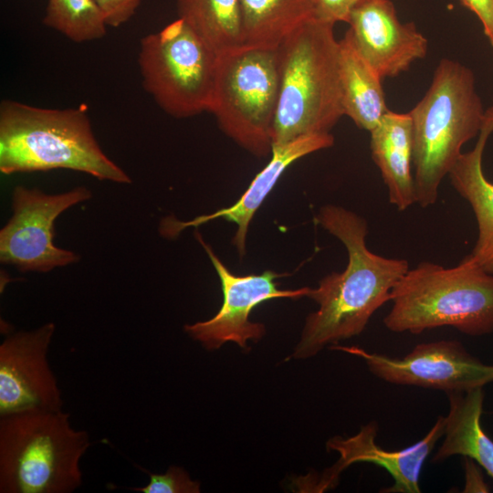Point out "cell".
Returning a JSON list of instances; mask_svg holds the SVG:
<instances>
[{"label":"cell","mask_w":493,"mask_h":493,"mask_svg":"<svg viewBox=\"0 0 493 493\" xmlns=\"http://www.w3.org/2000/svg\"><path fill=\"white\" fill-rule=\"evenodd\" d=\"M316 220L344 245L348 263L342 272L325 276L309 289L308 297L319 309L306 319L295 359L310 358L329 344L361 334L409 270L407 260L385 257L367 247L368 224L354 212L326 205Z\"/></svg>","instance_id":"obj_1"},{"label":"cell","mask_w":493,"mask_h":493,"mask_svg":"<svg viewBox=\"0 0 493 493\" xmlns=\"http://www.w3.org/2000/svg\"><path fill=\"white\" fill-rule=\"evenodd\" d=\"M334 25L314 16L277 49L279 89L272 146L329 133L344 115Z\"/></svg>","instance_id":"obj_2"},{"label":"cell","mask_w":493,"mask_h":493,"mask_svg":"<svg viewBox=\"0 0 493 493\" xmlns=\"http://www.w3.org/2000/svg\"><path fill=\"white\" fill-rule=\"evenodd\" d=\"M68 169L130 184L101 150L82 109H45L16 100L0 104V171L4 174Z\"/></svg>","instance_id":"obj_3"},{"label":"cell","mask_w":493,"mask_h":493,"mask_svg":"<svg viewBox=\"0 0 493 493\" xmlns=\"http://www.w3.org/2000/svg\"><path fill=\"white\" fill-rule=\"evenodd\" d=\"M390 301L383 324L393 332L448 326L468 336L493 333V274L470 255L453 267L420 262L397 282Z\"/></svg>","instance_id":"obj_4"},{"label":"cell","mask_w":493,"mask_h":493,"mask_svg":"<svg viewBox=\"0 0 493 493\" xmlns=\"http://www.w3.org/2000/svg\"><path fill=\"white\" fill-rule=\"evenodd\" d=\"M413 123L416 204L434 205L462 146L478 135L486 117L474 73L465 65L444 58L429 89L409 111Z\"/></svg>","instance_id":"obj_5"},{"label":"cell","mask_w":493,"mask_h":493,"mask_svg":"<svg viewBox=\"0 0 493 493\" xmlns=\"http://www.w3.org/2000/svg\"><path fill=\"white\" fill-rule=\"evenodd\" d=\"M89 446V434L75 429L63 410L0 416V492L75 491Z\"/></svg>","instance_id":"obj_6"},{"label":"cell","mask_w":493,"mask_h":493,"mask_svg":"<svg viewBox=\"0 0 493 493\" xmlns=\"http://www.w3.org/2000/svg\"><path fill=\"white\" fill-rule=\"evenodd\" d=\"M278 89V50L242 47L218 55L208 111L238 145L265 156L272 150Z\"/></svg>","instance_id":"obj_7"},{"label":"cell","mask_w":493,"mask_h":493,"mask_svg":"<svg viewBox=\"0 0 493 493\" xmlns=\"http://www.w3.org/2000/svg\"><path fill=\"white\" fill-rule=\"evenodd\" d=\"M218 55L181 18L141 40L138 63L144 89L169 115L208 111Z\"/></svg>","instance_id":"obj_8"},{"label":"cell","mask_w":493,"mask_h":493,"mask_svg":"<svg viewBox=\"0 0 493 493\" xmlns=\"http://www.w3.org/2000/svg\"><path fill=\"white\" fill-rule=\"evenodd\" d=\"M90 197L84 186L56 194L16 186L12 216L0 231L1 263L22 272H48L78 262V254L54 245V224L60 214Z\"/></svg>","instance_id":"obj_9"},{"label":"cell","mask_w":493,"mask_h":493,"mask_svg":"<svg viewBox=\"0 0 493 493\" xmlns=\"http://www.w3.org/2000/svg\"><path fill=\"white\" fill-rule=\"evenodd\" d=\"M330 349L362 358L373 375L393 384L448 393L484 387L493 382V365L482 362L455 340L420 343L402 358L369 352L357 346L333 344Z\"/></svg>","instance_id":"obj_10"},{"label":"cell","mask_w":493,"mask_h":493,"mask_svg":"<svg viewBox=\"0 0 493 493\" xmlns=\"http://www.w3.org/2000/svg\"><path fill=\"white\" fill-rule=\"evenodd\" d=\"M194 236L209 257L219 277L223 292L222 306L213 318L184 326V331L206 350H217L226 342H235L246 351L248 341H257L266 332L262 323L249 320L255 307L273 299L308 297L310 288L279 289L276 278L283 275L271 270L258 275L233 274L202 236L198 232Z\"/></svg>","instance_id":"obj_11"},{"label":"cell","mask_w":493,"mask_h":493,"mask_svg":"<svg viewBox=\"0 0 493 493\" xmlns=\"http://www.w3.org/2000/svg\"><path fill=\"white\" fill-rule=\"evenodd\" d=\"M55 330V324L47 322L11 334L0 344V416L62 410V394L48 362Z\"/></svg>","instance_id":"obj_12"},{"label":"cell","mask_w":493,"mask_h":493,"mask_svg":"<svg viewBox=\"0 0 493 493\" xmlns=\"http://www.w3.org/2000/svg\"><path fill=\"white\" fill-rule=\"evenodd\" d=\"M445 416L440 415L427 434L413 446L402 450L389 451L376 443L378 425L375 422L362 425L352 436H334L326 443L327 449L340 455L338 461L324 470L309 486L314 492H323L338 483L339 475L354 463H372L384 468L393 477V484L381 490L385 493H419V477L425 459L443 437Z\"/></svg>","instance_id":"obj_13"},{"label":"cell","mask_w":493,"mask_h":493,"mask_svg":"<svg viewBox=\"0 0 493 493\" xmlns=\"http://www.w3.org/2000/svg\"><path fill=\"white\" fill-rule=\"evenodd\" d=\"M348 24L356 49L382 79L408 70L427 53L426 37L413 23L399 20L390 0L360 1Z\"/></svg>","instance_id":"obj_14"},{"label":"cell","mask_w":493,"mask_h":493,"mask_svg":"<svg viewBox=\"0 0 493 493\" xmlns=\"http://www.w3.org/2000/svg\"><path fill=\"white\" fill-rule=\"evenodd\" d=\"M333 143L334 137L329 132L305 135L286 143L273 145L268 163L255 176L246 192L233 205L186 222L175 217H165L161 222L160 233L166 238H174L187 227L223 218L236 225L233 244L243 257L246 254L250 221L282 173L297 160L331 147Z\"/></svg>","instance_id":"obj_15"},{"label":"cell","mask_w":493,"mask_h":493,"mask_svg":"<svg viewBox=\"0 0 493 493\" xmlns=\"http://www.w3.org/2000/svg\"><path fill=\"white\" fill-rule=\"evenodd\" d=\"M493 132V107L486 117L475 147L462 152L448 173L457 194L470 205L477 223V238L471 257L493 274V183L484 174L482 159L487 142Z\"/></svg>","instance_id":"obj_16"},{"label":"cell","mask_w":493,"mask_h":493,"mask_svg":"<svg viewBox=\"0 0 493 493\" xmlns=\"http://www.w3.org/2000/svg\"><path fill=\"white\" fill-rule=\"evenodd\" d=\"M373 162L381 172L392 205L404 211L416 204L412 173L414 138L412 118L388 110L370 131Z\"/></svg>","instance_id":"obj_17"},{"label":"cell","mask_w":493,"mask_h":493,"mask_svg":"<svg viewBox=\"0 0 493 493\" xmlns=\"http://www.w3.org/2000/svg\"><path fill=\"white\" fill-rule=\"evenodd\" d=\"M446 394L449 410L445 416L444 438L432 461L438 463L463 456L476 462L493 479V440L481 425L483 387Z\"/></svg>","instance_id":"obj_18"},{"label":"cell","mask_w":493,"mask_h":493,"mask_svg":"<svg viewBox=\"0 0 493 493\" xmlns=\"http://www.w3.org/2000/svg\"><path fill=\"white\" fill-rule=\"evenodd\" d=\"M340 41V77L344 115L371 131L389 110L382 79L356 49L348 32Z\"/></svg>","instance_id":"obj_19"},{"label":"cell","mask_w":493,"mask_h":493,"mask_svg":"<svg viewBox=\"0 0 493 493\" xmlns=\"http://www.w3.org/2000/svg\"><path fill=\"white\" fill-rule=\"evenodd\" d=\"M244 47L278 49L294 30L317 16L313 0H240Z\"/></svg>","instance_id":"obj_20"},{"label":"cell","mask_w":493,"mask_h":493,"mask_svg":"<svg viewBox=\"0 0 493 493\" xmlns=\"http://www.w3.org/2000/svg\"><path fill=\"white\" fill-rule=\"evenodd\" d=\"M177 12L217 55L244 47L240 0H177Z\"/></svg>","instance_id":"obj_21"},{"label":"cell","mask_w":493,"mask_h":493,"mask_svg":"<svg viewBox=\"0 0 493 493\" xmlns=\"http://www.w3.org/2000/svg\"><path fill=\"white\" fill-rule=\"evenodd\" d=\"M43 22L77 43L102 38L108 26L94 0H48Z\"/></svg>","instance_id":"obj_22"},{"label":"cell","mask_w":493,"mask_h":493,"mask_svg":"<svg viewBox=\"0 0 493 493\" xmlns=\"http://www.w3.org/2000/svg\"><path fill=\"white\" fill-rule=\"evenodd\" d=\"M149 482L132 490L142 493H199L200 482L183 467L171 466L163 474L149 473Z\"/></svg>","instance_id":"obj_23"},{"label":"cell","mask_w":493,"mask_h":493,"mask_svg":"<svg viewBox=\"0 0 493 493\" xmlns=\"http://www.w3.org/2000/svg\"><path fill=\"white\" fill-rule=\"evenodd\" d=\"M102 11L106 23L118 27L131 19L142 0H94Z\"/></svg>","instance_id":"obj_24"},{"label":"cell","mask_w":493,"mask_h":493,"mask_svg":"<svg viewBox=\"0 0 493 493\" xmlns=\"http://www.w3.org/2000/svg\"><path fill=\"white\" fill-rule=\"evenodd\" d=\"M362 0H313L318 17L336 24L348 23L352 8Z\"/></svg>","instance_id":"obj_25"},{"label":"cell","mask_w":493,"mask_h":493,"mask_svg":"<svg viewBox=\"0 0 493 493\" xmlns=\"http://www.w3.org/2000/svg\"><path fill=\"white\" fill-rule=\"evenodd\" d=\"M480 21L484 34L493 47V0H459Z\"/></svg>","instance_id":"obj_26"}]
</instances>
